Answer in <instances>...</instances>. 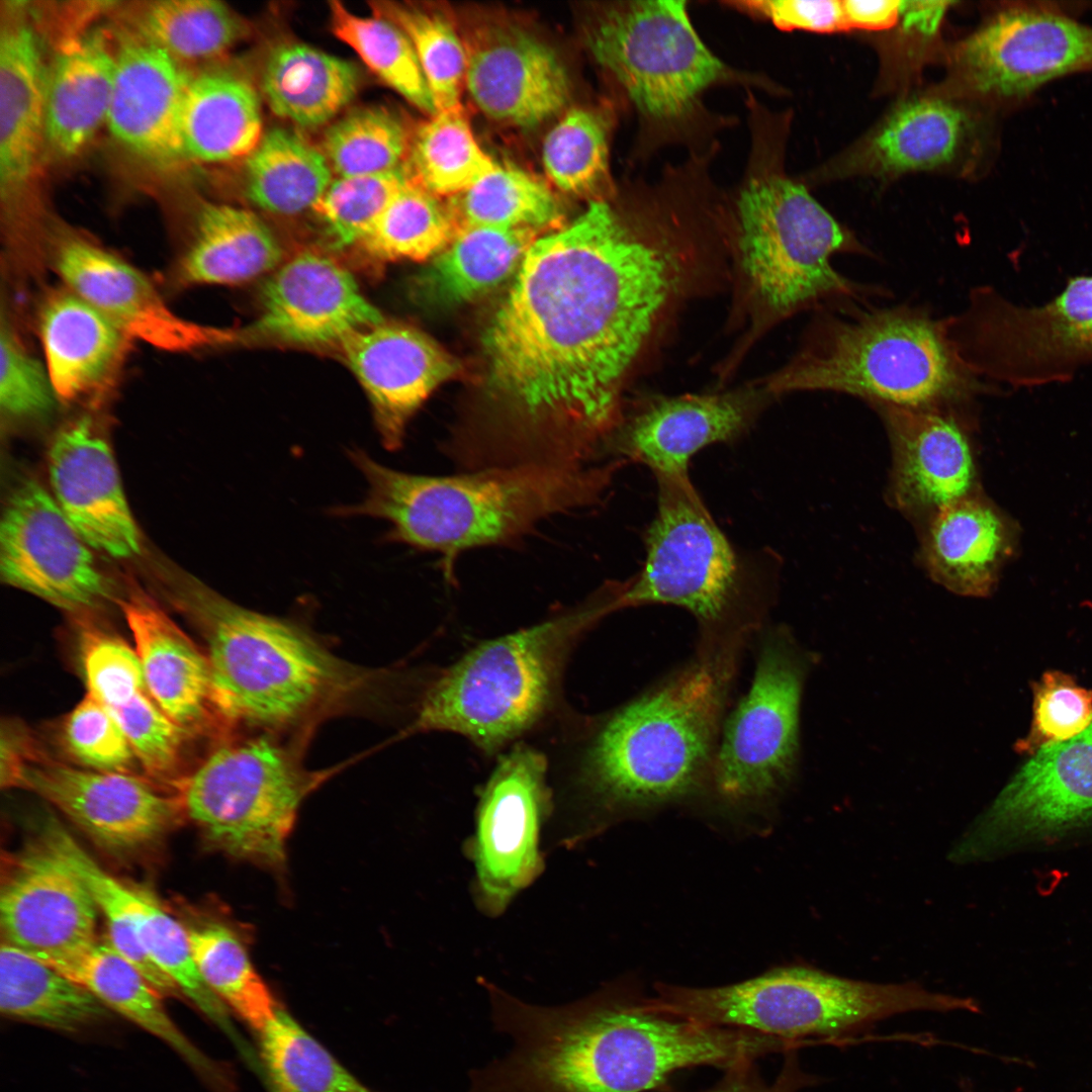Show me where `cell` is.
<instances>
[{
	"label": "cell",
	"instance_id": "6da1fadb",
	"mask_svg": "<svg viewBox=\"0 0 1092 1092\" xmlns=\"http://www.w3.org/2000/svg\"><path fill=\"white\" fill-rule=\"evenodd\" d=\"M604 200L535 239L483 338L503 420L484 467L588 464L624 378L682 277L680 251Z\"/></svg>",
	"mask_w": 1092,
	"mask_h": 1092
},
{
	"label": "cell",
	"instance_id": "7a4b0ae2",
	"mask_svg": "<svg viewBox=\"0 0 1092 1092\" xmlns=\"http://www.w3.org/2000/svg\"><path fill=\"white\" fill-rule=\"evenodd\" d=\"M516 1092H655L677 1071L723 1070L786 1053L790 1042L699 1022L652 1000L595 999L557 1008L530 1006L512 1028Z\"/></svg>",
	"mask_w": 1092,
	"mask_h": 1092
},
{
	"label": "cell",
	"instance_id": "3957f363",
	"mask_svg": "<svg viewBox=\"0 0 1092 1092\" xmlns=\"http://www.w3.org/2000/svg\"><path fill=\"white\" fill-rule=\"evenodd\" d=\"M349 457L365 477L366 495L333 514L384 520L387 541L446 560L517 541L552 516L597 504L620 466L522 465L433 476L384 466L359 448Z\"/></svg>",
	"mask_w": 1092,
	"mask_h": 1092
},
{
	"label": "cell",
	"instance_id": "277c9868",
	"mask_svg": "<svg viewBox=\"0 0 1092 1092\" xmlns=\"http://www.w3.org/2000/svg\"><path fill=\"white\" fill-rule=\"evenodd\" d=\"M742 652H697L610 714L584 760L609 809H643L704 789Z\"/></svg>",
	"mask_w": 1092,
	"mask_h": 1092
},
{
	"label": "cell",
	"instance_id": "5b68a950",
	"mask_svg": "<svg viewBox=\"0 0 1092 1092\" xmlns=\"http://www.w3.org/2000/svg\"><path fill=\"white\" fill-rule=\"evenodd\" d=\"M190 607L221 705L237 728L270 734L302 728L356 704L380 679L338 658L291 621L202 587Z\"/></svg>",
	"mask_w": 1092,
	"mask_h": 1092
},
{
	"label": "cell",
	"instance_id": "8992f818",
	"mask_svg": "<svg viewBox=\"0 0 1092 1092\" xmlns=\"http://www.w3.org/2000/svg\"><path fill=\"white\" fill-rule=\"evenodd\" d=\"M835 303L810 344L768 382L776 393L824 390L886 404L946 408L988 386L964 363L944 320L910 306Z\"/></svg>",
	"mask_w": 1092,
	"mask_h": 1092
},
{
	"label": "cell",
	"instance_id": "52a82bcc",
	"mask_svg": "<svg viewBox=\"0 0 1092 1092\" xmlns=\"http://www.w3.org/2000/svg\"><path fill=\"white\" fill-rule=\"evenodd\" d=\"M657 511L642 568L611 583L615 610L651 604L687 610L696 651H743L763 628L769 593L718 528L689 474L655 475Z\"/></svg>",
	"mask_w": 1092,
	"mask_h": 1092
},
{
	"label": "cell",
	"instance_id": "ba28073f",
	"mask_svg": "<svg viewBox=\"0 0 1092 1092\" xmlns=\"http://www.w3.org/2000/svg\"><path fill=\"white\" fill-rule=\"evenodd\" d=\"M653 1002L669 1012L803 1046L843 1041L895 1015L979 1012L968 997L931 992L916 983L877 984L805 967L776 969L720 987L660 985Z\"/></svg>",
	"mask_w": 1092,
	"mask_h": 1092
},
{
	"label": "cell",
	"instance_id": "9c48e42d",
	"mask_svg": "<svg viewBox=\"0 0 1092 1092\" xmlns=\"http://www.w3.org/2000/svg\"><path fill=\"white\" fill-rule=\"evenodd\" d=\"M608 614L598 594L573 612L484 642L428 690L411 730L455 732L486 751L500 747L541 717L570 641Z\"/></svg>",
	"mask_w": 1092,
	"mask_h": 1092
},
{
	"label": "cell",
	"instance_id": "30bf717a",
	"mask_svg": "<svg viewBox=\"0 0 1092 1092\" xmlns=\"http://www.w3.org/2000/svg\"><path fill=\"white\" fill-rule=\"evenodd\" d=\"M332 774L306 768L274 734L233 735L174 791L210 849L281 876L299 808Z\"/></svg>",
	"mask_w": 1092,
	"mask_h": 1092
},
{
	"label": "cell",
	"instance_id": "8fae6325",
	"mask_svg": "<svg viewBox=\"0 0 1092 1092\" xmlns=\"http://www.w3.org/2000/svg\"><path fill=\"white\" fill-rule=\"evenodd\" d=\"M741 268L755 298L777 316L821 300L860 301L864 288L833 267L837 254L868 251L806 188L778 173L751 177L737 202Z\"/></svg>",
	"mask_w": 1092,
	"mask_h": 1092
},
{
	"label": "cell",
	"instance_id": "7c38bea8",
	"mask_svg": "<svg viewBox=\"0 0 1092 1092\" xmlns=\"http://www.w3.org/2000/svg\"><path fill=\"white\" fill-rule=\"evenodd\" d=\"M944 323L959 356L983 381L1013 388L1068 382L1092 366V274L1069 278L1035 305L980 286Z\"/></svg>",
	"mask_w": 1092,
	"mask_h": 1092
},
{
	"label": "cell",
	"instance_id": "4fadbf2b",
	"mask_svg": "<svg viewBox=\"0 0 1092 1092\" xmlns=\"http://www.w3.org/2000/svg\"><path fill=\"white\" fill-rule=\"evenodd\" d=\"M594 59L622 86L647 121L672 126L702 93L728 77L705 46L682 0L627 1L594 8L583 24Z\"/></svg>",
	"mask_w": 1092,
	"mask_h": 1092
},
{
	"label": "cell",
	"instance_id": "5bb4252c",
	"mask_svg": "<svg viewBox=\"0 0 1092 1092\" xmlns=\"http://www.w3.org/2000/svg\"><path fill=\"white\" fill-rule=\"evenodd\" d=\"M747 693L725 716L703 790L733 806L767 801L792 780L807 661L785 628L757 635Z\"/></svg>",
	"mask_w": 1092,
	"mask_h": 1092
},
{
	"label": "cell",
	"instance_id": "9a60e30c",
	"mask_svg": "<svg viewBox=\"0 0 1092 1092\" xmlns=\"http://www.w3.org/2000/svg\"><path fill=\"white\" fill-rule=\"evenodd\" d=\"M1 738V785L37 794L111 855L155 846L185 817L178 795L149 778L56 760L15 725Z\"/></svg>",
	"mask_w": 1092,
	"mask_h": 1092
},
{
	"label": "cell",
	"instance_id": "2e32d148",
	"mask_svg": "<svg viewBox=\"0 0 1092 1092\" xmlns=\"http://www.w3.org/2000/svg\"><path fill=\"white\" fill-rule=\"evenodd\" d=\"M1092 828V723L1030 756L956 846L951 857L983 860L1059 844Z\"/></svg>",
	"mask_w": 1092,
	"mask_h": 1092
},
{
	"label": "cell",
	"instance_id": "e0dca14e",
	"mask_svg": "<svg viewBox=\"0 0 1092 1092\" xmlns=\"http://www.w3.org/2000/svg\"><path fill=\"white\" fill-rule=\"evenodd\" d=\"M954 67L971 92L1018 101L1057 78L1092 70V26L1051 7H1005L959 44Z\"/></svg>",
	"mask_w": 1092,
	"mask_h": 1092
},
{
	"label": "cell",
	"instance_id": "ac0fdd59",
	"mask_svg": "<svg viewBox=\"0 0 1092 1092\" xmlns=\"http://www.w3.org/2000/svg\"><path fill=\"white\" fill-rule=\"evenodd\" d=\"M91 549L37 481L11 492L0 524L3 581L65 610H89L110 592Z\"/></svg>",
	"mask_w": 1092,
	"mask_h": 1092
},
{
	"label": "cell",
	"instance_id": "d6986e66",
	"mask_svg": "<svg viewBox=\"0 0 1092 1092\" xmlns=\"http://www.w3.org/2000/svg\"><path fill=\"white\" fill-rule=\"evenodd\" d=\"M99 914L84 881L40 836L7 858L2 941L61 970L97 940Z\"/></svg>",
	"mask_w": 1092,
	"mask_h": 1092
},
{
	"label": "cell",
	"instance_id": "ffe728a7",
	"mask_svg": "<svg viewBox=\"0 0 1092 1092\" xmlns=\"http://www.w3.org/2000/svg\"><path fill=\"white\" fill-rule=\"evenodd\" d=\"M546 768L540 752L516 746L499 760L482 793L472 854L478 896L490 913L504 910L541 870Z\"/></svg>",
	"mask_w": 1092,
	"mask_h": 1092
},
{
	"label": "cell",
	"instance_id": "44dd1931",
	"mask_svg": "<svg viewBox=\"0 0 1092 1092\" xmlns=\"http://www.w3.org/2000/svg\"><path fill=\"white\" fill-rule=\"evenodd\" d=\"M461 35L466 51L465 88L491 120L531 128L554 117L569 101L571 82L562 60L525 26L486 17Z\"/></svg>",
	"mask_w": 1092,
	"mask_h": 1092
},
{
	"label": "cell",
	"instance_id": "7402d4cb",
	"mask_svg": "<svg viewBox=\"0 0 1092 1092\" xmlns=\"http://www.w3.org/2000/svg\"><path fill=\"white\" fill-rule=\"evenodd\" d=\"M53 267L67 288L107 316L127 338L168 352L228 344L236 333L175 313L148 278L97 244L77 236L57 241Z\"/></svg>",
	"mask_w": 1092,
	"mask_h": 1092
},
{
	"label": "cell",
	"instance_id": "603a6c76",
	"mask_svg": "<svg viewBox=\"0 0 1092 1092\" xmlns=\"http://www.w3.org/2000/svg\"><path fill=\"white\" fill-rule=\"evenodd\" d=\"M120 607L156 704L189 737L221 742L233 736L237 727L223 710L206 652L146 593L131 592Z\"/></svg>",
	"mask_w": 1092,
	"mask_h": 1092
},
{
	"label": "cell",
	"instance_id": "cb8c5ba5",
	"mask_svg": "<svg viewBox=\"0 0 1092 1092\" xmlns=\"http://www.w3.org/2000/svg\"><path fill=\"white\" fill-rule=\"evenodd\" d=\"M346 361L373 408L382 445L398 450L408 421L430 394L459 371V363L423 332L381 323L341 342Z\"/></svg>",
	"mask_w": 1092,
	"mask_h": 1092
},
{
	"label": "cell",
	"instance_id": "d4e9b609",
	"mask_svg": "<svg viewBox=\"0 0 1092 1092\" xmlns=\"http://www.w3.org/2000/svg\"><path fill=\"white\" fill-rule=\"evenodd\" d=\"M255 328L284 343H341L354 332L384 322L353 275L327 256L303 252L268 278Z\"/></svg>",
	"mask_w": 1092,
	"mask_h": 1092
},
{
	"label": "cell",
	"instance_id": "484cf974",
	"mask_svg": "<svg viewBox=\"0 0 1092 1092\" xmlns=\"http://www.w3.org/2000/svg\"><path fill=\"white\" fill-rule=\"evenodd\" d=\"M48 464L55 500L92 549L117 559L140 554V532L111 449L89 420L58 432Z\"/></svg>",
	"mask_w": 1092,
	"mask_h": 1092
},
{
	"label": "cell",
	"instance_id": "4316f807",
	"mask_svg": "<svg viewBox=\"0 0 1092 1092\" xmlns=\"http://www.w3.org/2000/svg\"><path fill=\"white\" fill-rule=\"evenodd\" d=\"M192 75L167 53L130 31L115 46L106 125L130 154L157 166L184 161L180 116Z\"/></svg>",
	"mask_w": 1092,
	"mask_h": 1092
},
{
	"label": "cell",
	"instance_id": "83f0119b",
	"mask_svg": "<svg viewBox=\"0 0 1092 1092\" xmlns=\"http://www.w3.org/2000/svg\"><path fill=\"white\" fill-rule=\"evenodd\" d=\"M876 406L892 444L891 492L901 510L930 517L979 493L971 443L946 408Z\"/></svg>",
	"mask_w": 1092,
	"mask_h": 1092
},
{
	"label": "cell",
	"instance_id": "f1b7e54d",
	"mask_svg": "<svg viewBox=\"0 0 1092 1092\" xmlns=\"http://www.w3.org/2000/svg\"><path fill=\"white\" fill-rule=\"evenodd\" d=\"M0 32V191L8 216L28 190L46 146V81L37 36L19 7Z\"/></svg>",
	"mask_w": 1092,
	"mask_h": 1092
},
{
	"label": "cell",
	"instance_id": "f546056e",
	"mask_svg": "<svg viewBox=\"0 0 1092 1092\" xmlns=\"http://www.w3.org/2000/svg\"><path fill=\"white\" fill-rule=\"evenodd\" d=\"M754 397L744 393L688 394L656 399L620 433L616 447L654 475L689 474L702 448L740 435L752 421Z\"/></svg>",
	"mask_w": 1092,
	"mask_h": 1092
},
{
	"label": "cell",
	"instance_id": "4dcf8cb0",
	"mask_svg": "<svg viewBox=\"0 0 1092 1092\" xmlns=\"http://www.w3.org/2000/svg\"><path fill=\"white\" fill-rule=\"evenodd\" d=\"M98 27L64 35L47 67L46 146L60 158L81 152L106 123L115 47Z\"/></svg>",
	"mask_w": 1092,
	"mask_h": 1092
},
{
	"label": "cell",
	"instance_id": "1f68e13d",
	"mask_svg": "<svg viewBox=\"0 0 1092 1092\" xmlns=\"http://www.w3.org/2000/svg\"><path fill=\"white\" fill-rule=\"evenodd\" d=\"M1016 527L1001 510L975 493L929 517L923 557L931 576L949 590L987 597L1013 555Z\"/></svg>",
	"mask_w": 1092,
	"mask_h": 1092
},
{
	"label": "cell",
	"instance_id": "d6a6232c",
	"mask_svg": "<svg viewBox=\"0 0 1092 1092\" xmlns=\"http://www.w3.org/2000/svg\"><path fill=\"white\" fill-rule=\"evenodd\" d=\"M46 368L57 397L73 401L97 391L116 368L128 339L69 288L52 292L39 313Z\"/></svg>",
	"mask_w": 1092,
	"mask_h": 1092
},
{
	"label": "cell",
	"instance_id": "836d02e7",
	"mask_svg": "<svg viewBox=\"0 0 1092 1092\" xmlns=\"http://www.w3.org/2000/svg\"><path fill=\"white\" fill-rule=\"evenodd\" d=\"M60 971L89 989L111 1011L166 1043L210 1090L229 1091L225 1069L178 1027L164 1007L163 996L108 939H97Z\"/></svg>",
	"mask_w": 1092,
	"mask_h": 1092
},
{
	"label": "cell",
	"instance_id": "e575fe53",
	"mask_svg": "<svg viewBox=\"0 0 1092 1092\" xmlns=\"http://www.w3.org/2000/svg\"><path fill=\"white\" fill-rule=\"evenodd\" d=\"M965 107L938 97L897 106L867 140L859 165L866 172L898 175L932 170L956 160L978 132Z\"/></svg>",
	"mask_w": 1092,
	"mask_h": 1092
},
{
	"label": "cell",
	"instance_id": "d590c367",
	"mask_svg": "<svg viewBox=\"0 0 1092 1092\" xmlns=\"http://www.w3.org/2000/svg\"><path fill=\"white\" fill-rule=\"evenodd\" d=\"M258 95L226 71L191 76L180 116L184 161L220 163L248 157L262 139Z\"/></svg>",
	"mask_w": 1092,
	"mask_h": 1092
},
{
	"label": "cell",
	"instance_id": "8d00e7d4",
	"mask_svg": "<svg viewBox=\"0 0 1092 1092\" xmlns=\"http://www.w3.org/2000/svg\"><path fill=\"white\" fill-rule=\"evenodd\" d=\"M281 257L278 241L255 213L207 203L197 213L175 277L184 286L237 284L272 270Z\"/></svg>",
	"mask_w": 1092,
	"mask_h": 1092
},
{
	"label": "cell",
	"instance_id": "74e56055",
	"mask_svg": "<svg viewBox=\"0 0 1092 1092\" xmlns=\"http://www.w3.org/2000/svg\"><path fill=\"white\" fill-rule=\"evenodd\" d=\"M0 1011L11 1020L78 1033L104 1022L111 1010L76 980L1 941Z\"/></svg>",
	"mask_w": 1092,
	"mask_h": 1092
},
{
	"label": "cell",
	"instance_id": "f35d334b",
	"mask_svg": "<svg viewBox=\"0 0 1092 1092\" xmlns=\"http://www.w3.org/2000/svg\"><path fill=\"white\" fill-rule=\"evenodd\" d=\"M358 83L353 64L299 42L274 48L262 76L272 111L305 127L333 118L353 99Z\"/></svg>",
	"mask_w": 1092,
	"mask_h": 1092
},
{
	"label": "cell",
	"instance_id": "ab89813d",
	"mask_svg": "<svg viewBox=\"0 0 1092 1092\" xmlns=\"http://www.w3.org/2000/svg\"><path fill=\"white\" fill-rule=\"evenodd\" d=\"M534 236L528 230L460 228L420 276L419 291L442 304L469 301L518 270Z\"/></svg>",
	"mask_w": 1092,
	"mask_h": 1092
},
{
	"label": "cell",
	"instance_id": "60d3db41",
	"mask_svg": "<svg viewBox=\"0 0 1092 1092\" xmlns=\"http://www.w3.org/2000/svg\"><path fill=\"white\" fill-rule=\"evenodd\" d=\"M324 153L297 132L272 128L247 157L246 192L258 207L281 215L312 209L331 184Z\"/></svg>",
	"mask_w": 1092,
	"mask_h": 1092
},
{
	"label": "cell",
	"instance_id": "b9f144b4",
	"mask_svg": "<svg viewBox=\"0 0 1092 1092\" xmlns=\"http://www.w3.org/2000/svg\"><path fill=\"white\" fill-rule=\"evenodd\" d=\"M130 32L184 67L221 56L248 32L243 18L215 0H159L131 13Z\"/></svg>",
	"mask_w": 1092,
	"mask_h": 1092
},
{
	"label": "cell",
	"instance_id": "7bdbcfd3",
	"mask_svg": "<svg viewBox=\"0 0 1092 1092\" xmlns=\"http://www.w3.org/2000/svg\"><path fill=\"white\" fill-rule=\"evenodd\" d=\"M187 930L193 960L207 987L228 1010L260 1032L280 1007L254 968L244 937L220 921Z\"/></svg>",
	"mask_w": 1092,
	"mask_h": 1092
},
{
	"label": "cell",
	"instance_id": "ee69618b",
	"mask_svg": "<svg viewBox=\"0 0 1092 1092\" xmlns=\"http://www.w3.org/2000/svg\"><path fill=\"white\" fill-rule=\"evenodd\" d=\"M479 146L461 107L438 111L411 139L404 164L411 181L441 196H455L497 168Z\"/></svg>",
	"mask_w": 1092,
	"mask_h": 1092
},
{
	"label": "cell",
	"instance_id": "f6af8a7d",
	"mask_svg": "<svg viewBox=\"0 0 1092 1092\" xmlns=\"http://www.w3.org/2000/svg\"><path fill=\"white\" fill-rule=\"evenodd\" d=\"M457 228L489 226L535 232L558 223L562 209L539 178L502 166L448 202Z\"/></svg>",
	"mask_w": 1092,
	"mask_h": 1092
},
{
	"label": "cell",
	"instance_id": "bcb514c9",
	"mask_svg": "<svg viewBox=\"0 0 1092 1092\" xmlns=\"http://www.w3.org/2000/svg\"><path fill=\"white\" fill-rule=\"evenodd\" d=\"M258 1034L272 1092H373L281 1008Z\"/></svg>",
	"mask_w": 1092,
	"mask_h": 1092
},
{
	"label": "cell",
	"instance_id": "7dc6e473",
	"mask_svg": "<svg viewBox=\"0 0 1092 1092\" xmlns=\"http://www.w3.org/2000/svg\"><path fill=\"white\" fill-rule=\"evenodd\" d=\"M124 897L140 942L151 962L203 1015L231 1036L228 1008L210 991L192 957L187 926L171 916L155 897L125 883Z\"/></svg>",
	"mask_w": 1092,
	"mask_h": 1092
},
{
	"label": "cell",
	"instance_id": "c3c4849f",
	"mask_svg": "<svg viewBox=\"0 0 1092 1092\" xmlns=\"http://www.w3.org/2000/svg\"><path fill=\"white\" fill-rule=\"evenodd\" d=\"M329 9L333 33L381 81L418 109L437 113L413 43L399 26L378 15H357L339 1Z\"/></svg>",
	"mask_w": 1092,
	"mask_h": 1092
},
{
	"label": "cell",
	"instance_id": "681fc988",
	"mask_svg": "<svg viewBox=\"0 0 1092 1092\" xmlns=\"http://www.w3.org/2000/svg\"><path fill=\"white\" fill-rule=\"evenodd\" d=\"M457 231L448 202L408 178L360 244L379 260H424L443 251Z\"/></svg>",
	"mask_w": 1092,
	"mask_h": 1092
},
{
	"label": "cell",
	"instance_id": "f907efd6",
	"mask_svg": "<svg viewBox=\"0 0 1092 1092\" xmlns=\"http://www.w3.org/2000/svg\"><path fill=\"white\" fill-rule=\"evenodd\" d=\"M39 835L80 876L102 914L112 946L147 978L164 997L178 995L175 984L149 959L136 934L133 916L124 897V883L99 864L73 835L55 819H48Z\"/></svg>",
	"mask_w": 1092,
	"mask_h": 1092
},
{
	"label": "cell",
	"instance_id": "816d5d0a",
	"mask_svg": "<svg viewBox=\"0 0 1092 1092\" xmlns=\"http://www.w3.org/2000/svg\"><path fill=\"white\" fill-rule=\"evenodd\" d=\"M374 15L399 26L411 39L436 111L460 106L466 51L461 32L441 11L396 2H371Z\"/></svg>",
	"mask_w": 1092,
	"mask_h": 1092
},
{
	"label": "cell",
	"instance_id": "f5cc1de1",
	"mask_svg": "<svg viewBox=\"0 0 1092 1092\" xmlns=\"http://www.w3.org/2000/svg\"><path fill=\"white\" fill-rule=\"evenodd\" d=\"M608 122L596 110H568L546 134L542 160L549 180L574 195H594L609 182Z\"/></svg>",
	"mask_w": 1092,
	"mask_h": 1092
},
{
	"label": "cell",
	"instance_id": "db71d44e",
	"mask_svg": "<svg viewBox=\"0 0 1092 1092\" xmlns=\"http://www.w3.org/2000/svg\"><path fill=\"white\" fill-rule=\"evenodd\" d=\"M411 139L394 113L380 106L365 107L328 128L324 155L340 177L384 173L404 167Z\"/></svg>",
	"mask_w": 1092,
	"mask_h": 1092
},
{
	"label": "cell",
	"instance_id": "11a10c76",
	"mask_svg": "<svg viewBox=\"0 0 1092 1092\" xmlns=\"http://www.w3.org/2000/svg\"><path fill=\"white\" fill-rule=\"evenodd\" d=\"M407 181L404 167L332 181L312 208L331 246L344 249L361 243Z\"/></svg>",
	"mask_w": 1092,
	"mask_h": 1092
},
{
	"label": "cell",
	"instance_id": "9f6ffc18",
	"mask_svg": "<svg viewBox=\"0 0 1092 1092\" xmlns=\"http://www.w3.org/2000/svg\"><path fill=\"white\" fill-rule=\"evenodd\" d=\"M107 709L123 730L147 778L174 791L175 785L185 777L182 764L189 736L163 712L148 691L121 706Z\"/></svg>",
	"mask_w": 1092,
	"mask_h": 1092
},
{
	"label": "cell",
	"instance_id": "6f0895ef",
	"mask_svg": "<svg viewBox=\"0 0 1092 1092\" xmlns=\"http://www.w3.org/2000/svg\"><path fill=\"white\" fill-rule=\"evenodd\" d=\"M1032 719L1018 739V753L1031 756L1040 748L1069 740L1092 723V690L1061 670H1048L1032 684Z\"/></svg>",
	"mask_w": 1092,
	"mask_h": 1092
},
{
	"label": "cell",
	"instance_id": "680465c9",
	"mask_svg": "<svg viewBox=\"0 0 1092 1092\" xmlns=\"http://www.w3.org/2000/svg\"><path fill=\"white\" fill-rule=\"evenodd\" d=\"M62 739L67 752L86 768L134 774L138 759L123 730L111 712L88 694L66 717Z\"/></svg>",
	"mask_w": 1092,
	"mask_h": 1092
},
{
	"label": "cell",
	"instance_id": "91938a15",
	"mask_svg": "<svg viewBox=\"0 0 1092 1092\" xmlns=\"http://www.w3.org/2000/svg\"><path fill=\"white\" fill-rule=\"evenodd\" d=\"M79 639L88 695L112 708L147 691L135 648L113 634L90 626L81 630Z\"/></svg>",
	"mask_w": 1092,
	"mask_h": 1092
},
{
	"label": "cell",
	"instance_id": "94428289",
	"mask_svg": "<svg viewBox=\"0 0 1092 1092\" xmlns=\"http://www.w3.org/2000/svg\"><path fill=\"white\" fill-rule=\"evenodd\" d=\"M46 366L32 357L2 313L0 330V406L11 419L47 416L56 404Z\"/></svg>",
	"mask_w": 1092,
	"mask_h": 1092
},
{
	"label": "cell",
	"instance_id": "6125c7cd",
	"mask_svg": "<svg viewBox=\"0 0 1092 1092\" xmlns=\"http://www.w3.org/2000/svg\"><path fill=\"white\" fill-rule=\"evenodd\" d=\"M734 8L770 21L782 30L836 32L847 29L842 1L837 0H744L729 2Z\"/></svg>",
	"mask_w": 1092,
	"mask_h": 1092
},
{
	"label": "cell",
	"instance_id": "be15d7a7",
	"mask_svg": "<svg viewBox=\"0 0 1092 1092\" xmlns=\"http://www.w3.org/2000/svg\"><path fill=\"white\" fill-rule=\"evenodd\" d=\"M784 1066L770 1084L759 1075L755 1060H743L724 1070V1076L711 1092H799L818 1083V1078L805 1073L795 1051L786 1053Z\"/></svg>",
	"mask_w": 1092,
	"mask_h": 1092
},
{
	"label": "cell",
	"instance_id": "e7e4bbea",
	"mask_svg": "<svg viewBox=\"0 0 1092 1092\" xmlns=\"http://www.w3.org/2000/svg\"><path fill=\"white\" fill-rule=\"evenodd\" d=\"M848 28L885 29L899 22L900 0L842 1Z\"/></svg>",
	"mask_w": 1092,
	"mask_h": 1092
},
{
	"label": "cell",
	"instance_id": "03108f58",
	"mask_svg": "<svg viewBox=\"0 0 1092 1092\" xmlns=\"http://www.w3.org/2000/svg\"><path fill=\"white\" fill-rule=\"evenodd\" d=\"M952 4L951 1H901L899 22L907 30L930 35L938 29Z\"/></svg>",
	"mask_w": 1092,
	"mask_h": 1092
},
{
	"label": "cell",
	"instance_id": "003e7915",
	"mask_svg": "<svg viewBox=\"0 0 1092 1092\" xmlns=\"http://www.w3.org/2000/svg\"><path fill=\"white\" fill-rule=\"evenodd\" d=\"M962 1092H975L974 1087L969 1079H963L961 1081Z\"/></svg>",
	"mask_w": 1092,
	"mask_h": 1092
}]
</instances>
